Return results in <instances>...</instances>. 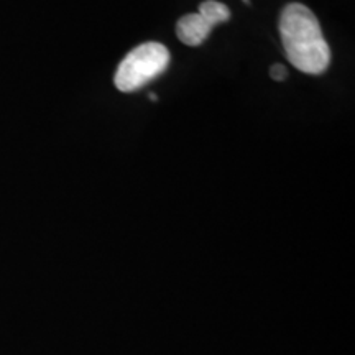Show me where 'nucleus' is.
<instances>
[{
	"label": "nucleus",
	"mask_w": 355,
	"mask_h": 355,
	"mask_svg": "<svg viewBox=\"0 0 355 355\" xmlns=\"http://www.w3.org/2000/svg\"><path fill=\"white\" fill-rule=\"evenodd\" d=\"M279 35L290 63L304 74H322L331 63L329 44L313 12L303 3H290L279 17Z\"/></svg>",
	"instance_id": "nucleus-1"
},
{
	"label": "nucleus",
	"mask_w": 355,
	"mask_h": 355,
	"mask_svg": "<svg viewBox=\"0 0 355 355\" xmlns=\"http://www.w3.org/2000/svg\"><path fill=\"white\" fill-rule=\"evenodd\" d=\"M170 64V51L162 43H144L123 58L115 73V87L135 92L163 74Z\"/></svg>",
	"instance_id": "nucleus-2"
},
{
	"label": "nucleus",
	"mask_w": 355,
	"mask_h": 355,
	"mask_svg": "<svg viewBox=\"0 0 355 355\" xmlns=\"http://www.w3.org/2000/svg\"><path fill=\"white\" fill-rule=\"evenodd\" d=\"M212 30V25L207 24L199 13H189L181 17L176 24V35L181 43L188 46H199L206 42Z\"/></svg>",
	"instance_id": "nucleus-3"
},
{
	"label": "nucleus",
	"mask_w": 355,
	"mask_h": 355,
	"mask_svg": "<svg viewBox=\"0 0 355 355\" xmlns=\"http://www.w3.org/2000/svg\"><path fill=\"white\" fill-rule=\"evenodd\" d=\"M199 15L202 17L207 24L216 26L217 24H224L230 19V10L224 3L216 2V0H206L199 6Z\"/></svg>",
	"instance_id": "nucleus-4"
},
{
	"label": "nucleus",
	"mask_w": 355,
	"mask_h": 355,
	"mask_svg": "<svg viewBox=\"0 0 355 355\" xmlns=\"http://www.w3.org/2000/svg\"><path fill=\"white\" fill-rule=\"evenodd\" d=\"M288 76V71L283 64H273L272 68H270V78L273 79V81H285Z\"/></svg>",
	"instance_id": "nucleus-5"
}]
</instances>
